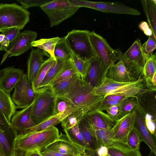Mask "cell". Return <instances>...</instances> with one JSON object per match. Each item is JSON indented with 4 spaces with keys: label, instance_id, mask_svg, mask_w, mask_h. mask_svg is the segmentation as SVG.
Returning a JSON list of instances; mask_svg holds the SVG:
<instances>
[{
    "label": "cell",
    "instance_id": "obj_1",
    "mask_svg": "<svg viewBox=\"0 0 156 156\" xmlns=\"http://www.w3.org/2000/svg\"><path fill=\"white\" fill-rule=\"evenodd\" d=\"M59 135L58 130L55 126L39 132L26 131L18 133L14 141V156H25L28 151L45 148Z\"/></svg>",
    "mask_w": 156,
    "mask_h": 156
},
{
    "label": "cell",
    "instance_id": "obj_2",
    "mask_svg": "<svg viewBox=\"0 0 156 156\" xmlns=\"http://www.w3.org/2000/svg\"><path fill=\"white\" fill-rule=\"evenodd\" d=\"M94 91L104 98L115 94L134 98L139 104L144 94L151 91L147 87L143 77L132 82H118L105 77L94 88Z\"/></svg>",
    "mask_w": 156,
    "mask_h": 156
},
{
    "label": "cell",
    "instance_id": "obj_3",
    "mask_svg": "<svg viewBox=\"0 0 156 156\" xmlns=\"http://www.w3.org/2000/svg\"><path fill=\"white\" fill-rule=\"evenodd\" d=\"M94 88L80 75L68 92L62 96L68 99L77 109L82 110L86 115L98 109L104 99V97L94 93Z\"/></svg>",
    "mask_w": 156,
    "mask_h": 156
},
{
    "label": "cell",
    "instance_id": "obj_4",
    "mask_svg": "<svg viewBox=\"0 0 156 156\" xmlns=\"http://www.w3.org/2000/svg\"><path fill=\"white\" fill-rule=\"evenodd\" d=\"M31 110V117L36 125L54 115L56 96L51 86L40 87L35 91Z\"/></svg>",
    "mask_w": 156,
    "mask_h": 156
},
{
    "label": "cell",
    "instance_id": "obj_5",
    "mask_svg": "<svg viewBox=\"0 0 156 156\" xmlns=\"http://www.w3.org/2000/svg\"><path fill=\"white\" fill-rule=\"evenodd\" d=\"M90 32L88 30L73 29L65 37L72 53L85 62L96 56L90 42Z\"/></svg>",
    "mask_w": 156,
    "mask_h": 156
},
{
    "label": "cell",
    "instance_id": "obj_6",
    "mask_svg": "<svg viewBox=\"0 0 156 156\" xmlns=\"http://www.w3.org/2000/svg\"><path fill=\"white\" fill-rule=\"evenodd\" d=\"M30 12L16 3L0 4V32L11 27L22 29L30 21Z\"/></svg>",
    "mask_w": 156,
    "mask_h": 156
},
{
    "label": "cell",
    "instance_id": "obj_7",
    "mask_svg": "<svg viewBox=\"0 0 156 156\" xmlns=\"http://www.w3.org/2000/svg\"><path fill=\"white\" fill-rule=\"evenodd\" d=\"M40 7L49 18L51 27L71 17L80 8L72 4L68 0H52Z\"/></svg>",
    "mask_w": 156,
    "mask_h": 156
},
{
    "label": "cell",
    "instance_id": "obj_8",
    "mask_svg": "<svg viewBox=\"0 0 156 156\" xmlns=\"http://www.w3.org/2000/svg\"><path fill=\"white\" fill-rule=\"evenodd\" d=\"M90 42L96 55L107 68L120 59L123 53L119 49H114L103 37L93 31L90 32Z\"/></svg>",
    "mask_w": 156,
    "mask_h": 156
},
{
    "label": "cell",
    "instance_id": "obj_9",
    "mask_svg": "<svg viewBox=\"0 0 156 156\" xmlns=\"http://www.w3.org/2000/svg\"><path fill=\"white\" fill-rule=\"evenodd\" d=\"M72 4L80 8L83 7L92 9L104 12L139 15L138 10L118 3L96 2L84 0H68Z\"/></svg>",
    "mask_w": 156,
    "mask_h": 156
},
{
    "label": "cell",
    "instance_id": "obj_10",
    "mask_svg": "<svg viewBox=\"0 0 156 156\" xmlns=\"http://www.w3.org/2000/svg\"><path fill=\"white\" fill-rule=\"evenodd\" d=\"M37 35L36 32L29 30L20 32L5 50V53L3 56L1 64L4 62L7 57L18 56L30 49L32 47V43L35 41Z\"/></svg>",
    "mask_w": 156,
    "mask_h": 156
},
{
    "label": "cell",
    "instance_id": "obj_11",
    "mask_svg": "<svg viewBox=\"0 0 156 156\" xmlns=\"http://www.w3.org/2000/svg\"><path fill=\"white\" fill-rule=\"evenodd\" d=\"M12 96V100L16 108H24L31 105L34 102L35 92L25 73L14 87Z\"/></svg>",
    "mask_w": 156,
    "mask_h": 156
},
{
    "label": "cell",
    "instance_id": "obj_12",
    "mask_svg": "<svg viewBox=\"0 0 156 156\" xmlns=\"http://www.w3.org/2000/svg\"><path fill=\"white\" fill-rule=\"evenodd\" d=\"M120 59L126 67L131 70H143L146 59L139 39L135 40L125 53H123Z\"/></svg>",
    "mask_w": 156,
    "mask_h": 156
},
{
    "label": "cell",
    "instance_id": "obj_13",
    "mask_svg": "<svg viewBox=\"0 0 156 156\" xmlns=\"http://www.w3.org/2000/svg\"><path fill=\"white\" fill-rule=\"evenodd\" d=\"M135 113L131 112L116 120L109 131V136L113 141L126 143L127 136L134 127Z\"/></svg>",
    "mask_w": 156,
    "mask_h": 156
},
{
    "label": "cell",
    "instance_id": "obj_14",
    "mask_svg": "<svg viewBox=\"0 0 156 156\" xmlns=\"http://www.w3.org/2000/svg\"><path fill=\"white\" fill-rule=\"evenodd\" d=\"M45 148L73 156H84L86 154L85 149L72 142L66 134L62 132L55 141Z\"/></svg>",
    "mask_w": 156,
    "mask_h": 156
},
{
    "label": "cell",
    "instance_id": "obj_15",
    "mask_svg": "<svg viewBox=\"0 0 156 156\" xmlns=\"http://www.w3.org/2000/svg\"><path fill=\"white\" fill-rule=\"evenodd\" d=\"M107 68L97 56L90 60L84 79L94 87H96L105 77Z\"/></svg>",
    "mask_w": 156,
    "mask_h": 156
},
{
    "label": "cell",
    "instance_id": "obj_16",
    "mask_svg": "<svg viewBox=\"0 0 156 156\" xmlns=\"http://www.w3.org/2000/svg\"><path fill=\"white\" fill-rule=\"evenodd\" d=\"M134 110L135 117L134 128L137 130L142 139L150 148L156 154V146L153 136L147 128L144 121V112L140 105L136 106Z\"/></svg>",
    "mask_w": 156,
    "mask_h": 156
},
{
    "label": "cell",
    "instance_id": "obj_17",
    "mask_svg": "<svg viewBox=\"0 0 156 156\" xmlns=\"http://www.w3.org/2000/svg\"><path fill=\"white\" fill-rule=\"evenodd\" d=\"M23 70L9 66L0 70V88L10 94L19 80L23 76Z\"/></svg>",
    "mask_w": 156,
    "mask_h": 156
},
{
    "label": "cell",
    "instance_id": "obj_18",
    "mask_svg": "<svg viewBox=\"0 0 156 156\" xmlns=\"http://www.w3.org/2000/svg\"><path fill=\"white\" fill-rule=\"evenodd\" d=\"M33 103L22 110L16 111L12 116L10 121L11 125L18 133L26 131L36 125L31 117Z\"/></svg>",
    "mask_w": 156,
    "mask_h": 156
},
{
    "label": "cell",
    "instance_id": "obj_19",
    "mask_svg": "<svg viewBox=\"0 0 156 156\" xmlns=\"http://www.w3.org/2000/svg\"><path fill=\"white\" fill-rule=\"evenodd\" d=\"M45 53L39 48L32 49L27 59L26 74L31 85L34 81L40 67L45 60L44 56Z\"/></svg>",
    "mask_w": 156,
    "mask_h": 156
},
{
    "label": "cell",
    "instance_id": "obj_20",
    "mask_svg": "<svg viewBox=\"0 0 156 156\" xmlns=\"http://www.w3.org/2000/svg\"><path fill=\"white\" fill-rule=\"evenodd\" d=\"M105 77L118 82H130L137 80L131 75L120 59L107 68Z\"/></svg>",
    "mask_w": 156,
    "mask_h": 156
},
{
    "label": "cell",
    "instance_id": "obj_21",
    "mask_svg": "<svg viewBox=\"0 0 156 156\" xmlns=\"http://www.w3.org/2000/svg\"><path fill=\"white\" fill-rule=\"evenodd\" d=\"M84 117L95 130H110L115 122L106 113L98 109L89 113Z\"/></svg>",
    "mask_w": 156,
    "mask_h": 156
},
{
    "label": "cell",
    "instance_id": "obj_22",
    "mask_svg": "<svg viewBox=\"0 0 156 156\" xmlns=\"http://www.w3.org/2000/svg\"><path fill=\"white\" fill-rule=\"evenodd\" d=\"M107 147L109 156H142L140 149H133L126 143L113 141Z\"/></svg>",
    "mask_w": 156,
    "mask_h": 156
},
{
    "label": "cell",
    "instance_id": "obj_23",
    "mask_svg": "<svg viewBox=\"0 0 156 156\" xmlns=\"http://www.w3.org/2000/svg\"><path fill=\"white\" fill-rule=\"evenodd\" d=\"M78 126L84 140L90 151H95L99 147V145L95 135V129L84 117L80 121Z\"/></svg>",
    "mask_w": 156,
    "mask_h": 156
},
{
    "label": "cell",
    "instance_id": "obj_24",
    "mask_svg": "<svg viewBox=\"0 0 156 156\" xmlns=\"http://www.w3.org/2000/svg\"><path fill=\"white\" fill-rule=\"evenodd\" d=\"M17 133L12 126L8 133L0 130V148L4 156H14V143Z\"/></svg>",
    "mask_w": 156,
    "mask_h": 156
},
{
    "label": "cell",
    "instance_id": "obj_25",
    "mask_svg": "<svg viewBox=\"0 0 156 156\" xmlns=\"http://www.w3.org/2000/svg\"><path fill=\"white\" fill-rule=\"evenodd\" d=\"M10 94L0 88V110L3 114L7 122L11 125V119L16 112Z\"/></svg>",
    "mask_w": 156,
    "mask_h": 156
},
{
    "label": "cell",
    "instance_id": "obj_26",
    "mask_svg": "<svg viewBox=\"0 0 156 156\" xmlns=\"http://www.w3.org/2000/svg\"><path fill=\"white\" fill-rule=\"evenodd\" d=\"M141 2L149 25L156 38V1L142 0Z\"/></svg>",
    "mask_w": 156,
    "mask_h": 156
},
{
    "label": "cell",
    "instance_id": "obj_27",
    "mask_svg": "<svg viewBox=\"0 0 156 156\" xmlns=\"http://www.w3.org/2000/svg\"><path fill=\"white\" fill-rule=\"evenodd\" d=\"M156 55L155 53L147 60L143 68V77L147 87L151 91H155L156 87L153 85L152 79L156 73Z\"/></svg>",
    "mask_w": 156,
    "mask_h": 156
},
{
    "label": "cell",
    "instance_id": "obj_28",
    "mask_svg": "<svg viewBox=\"0 0 156 156\" xmlns=\"http://www.w3.org/2000/svg\"><path fill=\"white\" fill-rule=\"evenodd\" d=\"M69 115L64 112L59 113L36 124L26 131L33 132L43 131L58 124Z\"/></svg>",
    "mask_w": 156,
    "mask_h": 156
},
{
    "label": "cell",
    "instance_id": "obj_29",
    "mask_svg": "<svg viewBox=\"0 0 156 156\" xmlns=\"http://www.w3.org/2000/svg\"><path fill=\"white\" fill-rule=\"evenodd\" d=\"M61 37H58L50 38H41L35 41L32 43V47L40 48L46 53H48L50 57L56 60L54 55L55 45Z\"/></svg>",
    "mask_w": 156,
    "mask_h": 156
},
{
    "label": "cell",
    "instance_id": "obj_30",
    "mask_svg": "<svg viewBox=\"0 0 156 156\" xmlns=\"http://www.w3.org/2000/svg\"><path fill=\"white\" fill-rule=\"evenodd\" d=\"M80 75L79 74L73 75L51 86L55 96H62L66 94L77 80Z\"/></svg>",
    "mask_w": 156,
    "mask_h": 156
},
{
    "label": "cell",
    "instance_id": "obj_31",
    "mask_svg": "<svg viewBox=\"0 0 156 156\" xmlns=\"http://www.w3.org/2000/svg\"><path fill=\"white\" fill-rule=\"evenodd\" d=\"M78 74L71 60L66 61L60 71L49 83L48 86H51L63 80Z\"/></svg>",
    "mask_w": 156,
    "mask_h": 156
},
{
    "label": "cell",
    "instance_id": "obj_32",
    "mask_svg": "<svg viewBox=\"0 0 156 156\" xmlns=\"http://www.w3.org/2000/svg\"><path fill=\"white\" fill-rule=\"evenodd\" d=\"M72 53L66 43L65 37H61L56 43L54 51L56 59L66 61L70 60Z\"/></svg>",
    "mask_w": 156,
    "mask_h": 156
},
{
    "label": "cell",
    "instance_id": "obj_33",
    "mask_svg": "<svg viewBox=\"0 0 156 156\" xmlns=\"http://www.w3.org/2000/svg\"><path fill=\"white\" fill-rule=\"evenodd\" d=\"M77 109L66 97L56 96L54 107V115L64 112L70 114Z\"/></svg>",
    "mask_w": 156,
    "mask_h": 156
},
{
    "label": "cell",
    "instance_id": "obj_34",
    "mask_svg": "<svg viewBox=\"0 0 156 156\" xmlns=\"http://www.w3.org/2000/svg\"><path fill=\"white\" fill-rule=\"evenodd\" d=\"M64 131L72 142L84 148L86 150L90 151L84 140L79 127L78 124Z\"/></svg>",
    "mask_w": 156,
    "mask_h": 156
},
{
    "label": "cell",
    "instance_id": "obj_35",
    "mask_svg": "<svg viewBox=\"0 0 156 156\" xmlns=\"http://www.w3.org/2000/svg\"><path fill=\"white\" fill-rule=\"evenodd\" d=\"M54 60L53 58L50 57L47 60H45L41 65L34 81L31 84L34 91L40 87L41 83L46 76Z\"/></svg>",
    "mask_w": 156,
    "mask_h": 156
},
{
    "label": "cell",
    "instance_id": "obj_36",
    "mask_svg": "<svg viewBox=\"0 0 156 156\" xmlns=\"http://www.w3.org/2000/svg\"><path fill=\"white\" fill-rule=\"evenodd\" d=\"M85 115L84 112L80 109H78L72 113L61 122L63 131L69 129L78 124Z\"/></svg>",
    "mask_w": 156,
    "mask_h": 156
},
{
    "label": "cell",
    "instance_id": "obj_37",
    "mask_svg": "<svg viewBox=\"0 0 156 156\" xmlns=\"http://www.w3.org/2000/svg\"><path fill=\"white\" fill-rule=\"evenodd\" d=\"M65 62L58 59L54 61L46 76L41 83L40 87L48 86L49 83L61 69Z\"/></svg>",
    "mask_w": 156,
    "mask_h": 156
},
{
    "label": "cell",
    "instance_id": "obj_38",
    "mask_svg": "<svg viewBox=\"0 0 156 156\" xmlns=\"http://www.w3.org/2000/svg\"><path fill=\"white\" fill-rule=\"evenodd\" d=\"M139 105V104L135 98H127L123 100L118 105L119 112L117 120L132 112L136 106Z\"/></svg>",
    "mask_w": 156,
    "mask_h": 156
},
{
    "label": "cell",
    "instance_id": "obj_39",
    "mask_svg": "<svg viewBox=\"0 0 156 156\" xmlns=\"http://www.w3.org/2000/svg\"><path fill=\"white\" fill-rule=\"evenodd\" d=\"M21 30L17 27H11L5 29L1 31V34L4 36V40L1 43V51L5 50L11 42L18 35Z\"/></svg>",
    "mask_w": 156,
    "mask_h": 156
},
{
    "label": "cell",
    "instance_id": "obj_40",
    "mask_svg": "<svg viewBox=\"0 0 156 156\" xmlns=\"http://www.w3.org/2000/svg\"><path fill=\"white\" fill-rule=\"evenodd\" d=\"M70 60L78 74L84 79L90 60L84 61L73 53Z\"/></svg>",
    "mask_w": 156,
    "mask_h": 156
},
{
    "label": "cell",
    "instance_id": "obj_41",
    "mask_svg": "<svg viewBox=\"0 0 156 156\" xmlns=\"http://www.w3.org/2000/svg\"><path fill=\"white\" fill-rule=\"evenodd\" d=\"M110 130L105 129L95 130V135L99 147H107L113 141L110 139L109 136Z\"/></svg>",
    "mask_w": 156,
    "mask_h": 156
},
{
    "label": "cell",
    "instance_id": "obj_42",
    "mask_svg": "<svg viewBox=\"0 0 156 156\" xmlns=\"http://www.w3.org/2000/svg\"><path fill=\"white\" fill-rule=\"evenodd\" d=\"M142 141L139 133L134 127L128 134L126 143L132 148L138 149H140V144Z\"/></svg>",
    "mask_w": 156,
    "mask_h": 156
},
{
    "label": "cell",
    "instance_id": "obj_43",
    "mask_svg": "<svg viewBox=\"0 0 156 156\" xmlns=\"http://www.w3.org/2000/svg\"><path fill=\"white\" fill-rule=\"evenodd\" d=\"M142 46L146 61L153 55V52L156 49V38L152 34L149 36L147 40Z\"/></svg>",
    "mask_w": 156,
    "mask_h": 156
},
{
    "label": "cell",
    "instance_id": "obj_44",
    "mask_svg": "<svg viewBox=\"0 0 156 156\" xmlns=\"http://www.w3.org/2000/svg\"><path fill=\"white\" fill-rule=\"evenodd\" d=\"M52 0H17V1L21 4V6L27 9L32 7H40Z\"/></svg>",
    "mask_w": 156,
    "mask_h": 156
},
{
    "label": "cell",
    "instance_id": "obj_45",
    "mask_svg": "<svg viewBox=\"0 0 156 156\" xmlns=\"http://www.w3.org/2000/svg\"><path fill=\"white\" fill-rule=\"evenodd\" d=\"M144 112V121L146 126L152 135L156 136V118L147 112Z\"/></svg>",
    "mask_w": 156,
    "mask_h": 156
},
{
    "label": "cell",
    "instance_id": "obj_46",
    "mask_svg": "<svg viewBox=\"0 0 156 156\" xmlns=\"http://www.w3.org/2000/svg\"><path fill=\"white\" fill-rule=\"evenodd\" d=\"M119 105H114L109 107L104 110L107 112V113L106 114L110 119L115 122L117 120L119 112Z\"/></svg>",
    "mask_w": 156,
    "mask_h": 156
},
{
    "label": "cell",
    "instance_id": "obj_47",
    "mask_svg": "<svg viewBox=\"0 0 156 156\" xmlns=\"http://www.w3.org/2000/svg\"><path fill=\"white\" fill-rule=\"evenodd\" d=\"M11 127L7 122L3 114L0 110V130L5 133H8Z\"/></svg>",
    "mask_w": 156,
    "mask_h": 156
},
{
    "label": "cell",
    "instance_id": "obj_48",
    "mask_svg": "<svg viewBox=\"0 0 156 156\" xmlns=\"http://www.w3.org/2000/svg\"><path fill=\"white\" fill-rule=\"evenodd\" d=\"M39 152L42 156H73L51 151L46 148L39 151Z\"/></svg>",
    "mask_w": 156,
    "mask_h": 156
},
{
    "label": "cell",
    "instance_id": "obj_49",
    "mask_svg": "<svg viewBox=\"0 0 156 156\" xmlns=\"http://www.w3.org/2000/svg\"><path fill=\"white\" fill-rule=\"evenodd\" d=\"M139 27L146 35L149 36L153 34L148 24L146 22H141L139 25Z\"/></svg>",
    "mask_w": 156,
    "mask_h": 156
},
{
    "label": "cell",
    "instance_id": "obj_50",
    "mask_svg": "<svg viewBox=\"0 0 156 156\" xmlns=\"http://www.w3.org/2000/svg\"><path fill=\"white\" fill-rule=\"evenodd\" d=\"M99 156H107L108 155V151L107 147L100 146L94 151Z\"/></svg>",
    "mask_w": 156,
    "mask_h": 156
},
{
    "label": "cell",
    "instance_id": "obj_51",
    "mask_svg": "<svg viewBox=\"0 0 156 156\" xmlns=\"http://www.w3.org/2000/svg\"><path fill=\"white\" fill-rule=\"evenodd\" d=\"M128 97H126L121 96L112 94L107 96L104 97L105 100H111L116 101H121L123 100Z\"/></svg>",
    "mask_w": 156,
    "mask_h": 156
},
{
    "label": "cell",
    "instance_id": "obj_52",
    "mask_svg": "<svg viewBox=\"0 0 156 156\" xmlns=\"http://www.w3.org/2000/svg\"><path fill=\"white\" fill-rule=\"evenodd\" d=\"M25 156H42L39 151L34 150L29 151L27 152Z\"/></svg>",
    "mask_w": 156,
    "mask_h": 156
},
{
    "label": "cell",
    "instance_id": "obj_53",
    "mask_svg": "<svg viewBox=\"0 0 156 156\" xmlns=\"http://www.w3.org/2000/svg\"><path fill=\"white\" fill-rule=\"evenodd\" d=\"M152 81L154 86L156 87V73L154 74L152 79Z\"/></svg>",
    "mask_w": 156,
    "mask_h": 156
},
{
    "label": "cell",
    "instance_id": "obj_54",
    "mask_svg": "<svg viewBox=\"0 0 156 156\" xmlns=\"http://www.w3.org/2000/svg\"><path fill=\"white\" fill-rule=\"evenodd\" d=\"M88 154L90 156H99L94 151H90L88 153ZM107 156H109L108 154Z\"/></svg>",
    "mask_w": 156,
    "mask_h": 156
},
{
    "label": "cell",
    "instance_id": "obj_55",
    "mask_svg": "<svg viewBox=\"0 0 156 156\" xmlns=\"http://www.w3.org/2000/svg\"><path fill=\"white\" fill-rule=\"evenodd\" d=\"M4 38V36L2 34H0V44L3 41Z\"/></svg>",
    "mask_w": 156,
    "mask_h": 156
},
{
    "label": "cell",
    "instance_id": "obj_56",
    "mask_svg": "<svg viewBox=\"0 0 156 156\" xmlns=\"http://www.w3.org/2000/svg\"><path fill=\"white\" fill-rule=\"evenodd\" d=\"M148 156H156V154L151 151L150 152Z\"/></svg>",
    "mask_w": 156,
    "mask_h": 156
},
{
    "label": "cell",
    "instance_id": "obj_57",
    "mask_svg": "<svg viewBox=\"0 0 156 156\" xmlns=\"http://www.w3.org/2000/svg\"><path fill=\"white\" fill-rule=\"evenodd\" d=\"M0 156H4L0 148Z\"/></svg>",
    "mask_w": 156,
    "mask_h": 156
},
{
    "label": "cell",
    "instance_id": "obj_58",
    "mask_svg": "<svg viewBox=\"0 0 156 156\" xmlns=\"http://www.w3.org/2000/svg\"><path fill=\"white\" fill-rule=\"evenodd\" d=\"M1 44H0V51L1 50Z\"/></svg>",
    "mask_w": 156,
    "mask_h": 156
},
{
    "label": "cell",
    "instance_id": "obj_59",
    "mask_svg": "<svg viewBox=\"0 0 156 156\" xmlns=\"http://www.w3.org/2000/svg\"><path fill=\"white\" fill-rule=\"evenodd\" d=\"M84 156H90L87 154H86Z\"/></svg>",
    "mask_w": 156,
    "mask_h": 156
}]
</instances>
